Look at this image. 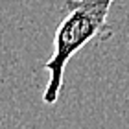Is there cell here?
I'll use <instances>...</instances> for the list:
<instances>
[{"mask_svg":"<svg viewBox=\"0 0 129 129\" xmlns=\"http://www.w3.org/2000/svg\"><path fill=\"white\" fill-rule=\"evenodd\" d=\"M114 0H64V17L54 33V52L43 68L48 72L43 102L55 105L64 83V68L68 61L96 39H109L113 28L107 15Z\"/></svg>","mask_w":129,"mask_h":129,"instance_id":"6da1fadb","label":"cell"}]
</instances>
